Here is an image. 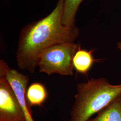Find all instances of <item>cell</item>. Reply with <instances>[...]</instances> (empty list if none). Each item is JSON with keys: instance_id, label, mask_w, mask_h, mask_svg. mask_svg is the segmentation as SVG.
<instances>
[{"instance_id": "cell-10", "label": "cell", "mask_w": 121, "mask_h": 121, "mask_svg": "<svg viewBox=\"0 0 121 121\" xmlns=\"http://www.w3.org/2000/svg\"><path fill=\"white\" fill-rule=\"evenodd\" d=\"M117 48H118L121 51V41L118 42L117 43Z\"/></svg>"}, {"instance_id": "cell-7", "label": "cell", "mask_w": 121, "mask_h": 121, "mask_svg": "<svg viewBox=\"0 0 121 121\" xmlns=\"http://www.w3.org/2000/svg\"><path fill=\"white\" fill-rule=\"evenodd\" d=\"M26 99L30 108L41 106L48 96L46 87L42 82H34L28 87L26 93Z\"/></svg>"}, {"instance_id": "cell-5", "label": "cell", "mask_w": 121, "mask_h": 121, "mask_svg": "<svg viewBox=\"0 0 121 121\" xmlns=\"http://www.w3.org/2000/svg\"><path fill=\"white\" fill-rule=\"evenodd\" d=\"M0 73L7 78L14 91L24 112L26 121H35L32 111L26 99V91L28 88L29 78L28 75L20 73L10 68L5 60H0Z\"/></svg>"}, {"instance_id": "cell-8", "label": "cell", "mask_w": 121, "mask_h": 121, "mask_svg": "<svg viewBox=\"0 0 121 121\" xmlns=\"http://www.w3.org/2000/svg\"><path fill=\"white\" fill-rule=\"evenodd\" d=\"M88 121H121V95Z\"/></svg>"}, {"instance_id": "cell-4", "label": "cell", "mask_w": 121, "mask_h": 121, "mask_svg": "<svg viewBox=\"0 0 121 121\" xmlns=\"http://www.w3.org/2000/svg\"><path fill=\"white\" fill-rule=\"evenodd\" d=\"M0 121H26L12 86L4 75L0 73Z\"/></svg>"}, {"instance_id": "cell-6", "label": "cell", "mask_w": 121, "mask_h": 121, "mask_svg": "<svg viewBox=\"0 0 121 121\" xmlns=\"http://www.w3.org/2000/svg\"><path fill=\"white\" fill-rule=\"evenodd\" d=\"M95 49L87 50L81 48L79 46L73 56V67L76 73L87 76L94 64L99 62L101 59H95L93 53Z\"/></svg>"}, {"instance_id": "cell-9", "label": "cell", "mask_w": 121, "mask_h": 121, "mask_svg": "<svg viewBox=\"0 0 121 121\" xmlns=\"http://www.w3.org/2000/svg\"><path fill=\"white\" fill-rule=\"evenodd\" d=\"M83 0H64L62 22L68 27L75 26V17L78 7Z\"/></svg>"}, {"instance_id": "cell-1", "label": "cell", "mask_w": 121, "mask_h": 121, "mask_svg": "<svg viewBox=\"0 0 121 121\" xmlns=\"http://www.w3.org/2000/svg\"><path fill=\"white\" fill-rule=\"evenodd\" d=\"M64 1L58 0L51 13L22 29L16 52L17 63L20 69L34 73L40 56L47 48L57 43L74 42L77 39L78 28L63 23Z\"/></svg>"}, {"instance_id": "cell-3", "label": "cell", "mask_w": 121, "mask_h": 121, "mask_svg": "<svg viewBox=\"0 0 121 121\" xmlns=\"http://www.w3.org/2000/svg\"><path fill=\"white\" fill-rule=\"evenodd\" d=\"M80 45L74 42L57 43L47 48L40 56L38 67L40 73L48 75L73 74V60Z\"/></svg>"}, {"instance_id": "cell-2", "label": "cell", "mask_w": 121, "mask_h": 121, "mask_svg": "<svg viewBox=\"0 0 121 121\" xmlns=\"http://www.w3.org/2000/svg\"><path fill=\"white\" fill-rule=\"evenodd\" d=\"M121 95V84H110L105 78H91L76 85L69 121H88Z\"/></svg>"}]
</instances>
